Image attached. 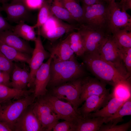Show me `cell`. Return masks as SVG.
I'll use <instances>...</instances> for the list:
<instances>
[{
	"label": "cell",
	"mask_w": 131,
	"mask_h": 131,
	"mask_svg": "<svg viewBox=\"0 0 131 131\" xmlns=\"http://www.w3.org/2000/svg\"><path fill=\"white\" fill-rule=\"evenodd\" d=\"M23 2L25 3V0H12L11 2Z\"/></svg>",
	"instance_id": "44"
},
{
	"label": "cell",
	"mask_w": 131,
	"mask_h": 131,
	"mask_svg": "<svg viewBox=\"0 0 131 131\" xmlns=\"http://www.w3.org/2000/svg\"><path fill=\"white\" fill-rule=\"evenodd\" d=\"M126 100L112 97L104 106L96 111L90 113L87 117H108L115 113Z\"/></svg>",
	"instance_id": "22"
},
{
	"label": "cell",
	"mask_w": 131,
	"mask_h": 131,
	"mask_svg": "<svg viewBox=\"0 0 131 131\" xmlns=\"http://www.w3.org/2000/svg\"><path fill=\"white\" fill-rule=\"evenodd\" d=\"M70 47L74 54L79 57L83 56L86 52L84 41L78 31H73L68 35Z\"/></svg>",
	"instance_id": "29"
},
{
	"label": "cell",
	"mask_w": 131,
	"mask_h": 131,
	"mask_svg": "<svg viewBox=\"0 0 131 131\" xmlns=\"http://www.w3.org/2000/svg\"><path fill=\"white\" fill-rule=\"evenodd\" d=\"M9 0H0V3H2V4L7 3V2Z\"/></svg>",
	"instance_id": "46"
},
{
	"label": "cell",
	"mask_w": 131,
	"mask_h": 131,
	"mask_svg": "<svg viewBox=\"0 0 131 131\" xmlns=\"http://www.w3.org/2000/svg\"><path fill=\"white\" fill-rule=\"evenodd\" d=\"M131 115V97L127 100L118 110L111 116L105 118L104 123L116 124L123 121L125 116Z\"/></svg>",
	"instance_id": "25"
},
{
	"label": "cell",
	"mask_w": 131,
	"mask_h": 131,
	"mask_svg": "<svg viewBox=\"0 0 131 131\" xmlns=\"http://www.w3.org/2000/svg\"><path fill=\"white\" fill-rule=\"evenodd\" d=\"M53 55L43 63L37 71L33 83L34 94L35 98L46 94L48 91L47 87L50 78V65Z\"/></svg>",
	"instance_id": "14"
},
{
	"label": "cell",
	"mask_w": 131,
	"mask_h": 131,
	"mask_svg": "<svg viewBox=\"0 0 131 131\" xmlns=\"http://www.w3.org/2000/svg\"><path fill=\"white\" fill-rule=\"evenodd\" d=\"M119 3L121 7L126 11L131 9V0H121Z\"/></svg>",
	"instance_id": "41"
},
{
	"label": "cell",
	"mask_w": 131,
	"mask_h": 131,
	"mask_svg": "<svg viewBox=\"0 0 131 131\" xmlns=\"http://www.w3.org/2000/svg\"><path fill=\"white\" fill-rule=\"evenodd\" d=\"M0 131H13L12 128L8 124L0 121Z\"/></svg>",
	"instance_id": "43"
},
{
	"label": "cell",
	"mask_w": 131,
	"mask_h": 131,
	"mask_svg": "<svg viewBox=\"0 0 131 131\" xmlns=\"http://www.w3.org/2000/svg\"><path fill=\"white\" fill-rule=\"evenodd\" d=\"M44 0H25V3L30 9L40 8Z\"/></svg>",
	"instance_id": "40"
},
{
	"label": "cell",
	"mask_w": 131,
	"mask_h": 131,
	"mask_svg": "<svg viewBox=\"0 0 131 131\" xmlns=\"http://www.w3.org/2000/svg\"><path fill=\"white\" fill-rule=\"evenodd\" d=\"M82 78L68 82L52 88L48 90V92L59 99L66 100L78 113V109L80 105Z\"/></svg>",
	"instance_id": "6"
},
{
	"label": "cell",
	"mask_w": 131,
	"mask_h": 131,
	"mask_svg": "<svg viewBox=\"0 0 131 131\" xmlns=\"http://www.w3.org/2000/svg\"><path fill=\"white\" fill-rule=\"evenodd\" d=\"M3 102H4L3 101L1 100H0V107L1 105V104L2 103H3Z\"/></svg>",
	"instance_id": "47"
},
{
	"label": "cell",
	"mask_w": 131,
	"mask_h": 131,
	"mask_svg": "<svg viewBox=\"0 0 131 131\" xmlns=\"http://www.w3.org/2000/svg\"><path fill=\"white\" fill-rule=\"evenodd\" d=\"M0 42L30 55L32 54L34 49L27 41L19 37L11 30H7L0 33Z\"/></svg>",
	"instance_id": "17"
},
{
	"label": "cell",
	"mask_w": 131,
	"mask_h": 131,
	"mask_svg": "<svg viewBox=\"0 0 131 131\" xmlns=\"http://www.w3.org/2000/svg\"><path fill=\"white\" fill-rule=\"evenodd\" d=\"M30 79V72H29L26 67L24 66L22 68L21 77L18 89L25 90L26 87L28 86Z\"/></svg>",
	"instance_id": "38"
},
{
	"label": "cell",
	"mask_w": 131,
	"mask_h": 131,
	"mask_svg": "<svg viewBox=\"0 0 131 131\" xmlns=\"http://www.w3.org/2000/svg\"><path fill=\"white\" fill-rule=\"evenodd\" d=\"M74 131H99L104 123L105 118L102 117L84 118L80 115L73 121Z\"/></svg>",
	"instance_id": "18"
},
{
	"label": "cell",
	"mask_w": 131,
	"mask_h": 131,
	"mask_svg": "<svg viewBox=\"0 0 131 131\" xmlns=\"http://www.w3.org/2000/svg\"><path fill=\"white\" fill-rule=\"evenodd\" d=\"M131 121L120 125L112 124L109 123L103 124L99 131H127L131 128Z\"/></svg>",
	"instance_id": "33"
},
{
	"label": "cell",
	"mask_w": 131,
	"mask_h": 131,
	"mask_svg": "<svg viewBox=\"0 0 131 131\" xmlns=\"http://www.w3.org/2000/svg\"><path fill=\"white\" fill-rule=\"evenodd\" d=\"M82 56L84 63L92 74L106 84L113 86L121 81L129 79L125 78L112 65L99 55L85 53Z\"/></svg>",
	"instance_id": "2"
},
{
	"label": "cell",
	"mask_w": 131,
	"mask_h": 131,
	"mask_svg": "<svg viewBox=\"0 0 131 131\" xmlns=\"http://www.w3.org/2000/svg\"><path fill=\"white\" fill-rule=\"evenodd\" d=\"M52 14L60 20L71 24H79L73 19L61 0H46Z\"/></svg>",
	"instance_id": "19"
},
{
	"label": "cell",
	"mask_w": 131,
	"mask_h": 131,
	"mask_svg": "<svg viewBox=\"0 0 131 131\" xmlns=\"http://www.w3.org/2000/svg\"><path fill=\"white\" fill-rule=\"evenodd\" d=\"M34 89L20 90L0 84V100L4 102L13 99H17L34 92Z\"/></svg>",
	"instance_id": "23"
},
{
	"label": "cell",
	"mask_w": 131,
	"mask_h": 131,
	"mask_svg": "<svg viewBox=\"0 0 131 131\" xmlns=\"http://www.w3.org/2000/svg\"><path fill=\"white\" fill-rule=\"evenodd\" d=\"M1 9L6 14V19L10 22L18 24L23 21L31 23L33 20L31 9L25 2L4 3L2 4Z\"/></svg>",
	"instance_id": "10"
},
{
	"label": "cell",
	"mask_w": 131,
	"mask_h": 131,
	"mask_svg": "<svg viewBox=\"0 0 131 131\" xmlns=\"http://www.w3.org/2000/svg\"><path fill=\"white\" fill-rule=\"evenodd\" d=\"M109 29L111 34L118 31H131V17L115 1L108 5Z\"/></svg>",
	"instance_id": "9"
},
{
	"label": "cell",
	"mask_w": 131,
	"mask_h": 131,
	"mask_svg": "<svg viewBox=\"0 0 131 131\" xmlns=\"http://www.w3.org/2000/svg\"><path fill=\"white\" fill-rule=\"evenodd\" d=\"M34 42L35 48L28 64L30 75V81L28 86L29 87L33 85L36 73L43 63V61L50 56V54L45 49L39 34L37 33V36Z\"/></svg>",
	"instance_id": "12"
},
{
	"label": "cell",
	"mask_w": 131,
	"mask_h": 131,
	"mask_svg": "<svg viewBox=\"0 0 131 131\" xmlns=\"http://www.w3.org/2000/svg\"><path fill=\"white\" fill-rule=\"evenodd\" d=\"M36 98L33 110L41 125L42 131H51L60 119L42 96Z\"/></svg>",
	"instance_id": "7"
},
{
	"label": "cell",
	"mask_w": 131,
	"mask_h": 131,
	"mask_svg": "<svg viewBox=\"0 0 131 131\" xmlns=\"http://www.w3.org/2000/svg\"><path fill=\"white\" fill-rule=\"evenodd\" d=\"M0 51L9 60L29 64L31 56L0 42Z\"/></svg>",
	"instance_id": "24"
},
{
	"label": "cell",
	"mask_w": 131,
	"mask_h": 131,
	"mask_svg": "<svg viewBox=\"0 0 131 131\" xmlns=\"http://www.w3.org/2000/svg\"><path fill=\"white\" fill-rule=\"evenodd\" d=\"M82 5H90L104 1L103 0H79Z\"/></svg>",
	"instance_id": "42"
},
{
	"label": "cell",
	"mask_w": 131,
	"mask_h": 131,
	"mask_svg": "<svg viewBox=\"0 0 131 131\" xmlns=\"http://www.w3.org/2000/svg\"><path fill=\"white\" fill-rule=\"evenodd\" d=\"M99 55L112 65L125 78L130 79L122 59L119 47L114 41L111 35L102 48Z\"/></svg>",
	"instance_id": "8"
},
{
	"label": "cell",
	"mask_w": 131,
	"mask_h": 131,
	"mask_svg": "<svg viewBox=\"0 0 131 131\" xmlns=\"http://www.w3.org/2000/svg\"><path fill=\"white\" fill-rule=\"evenodd\" d=\"M2 11L0 6V33L7 30L13 31L14 26L10 24L1 14Z\"/></svg>",
	"instance_id": "39"
},
{
	"label": "cell",
	"mask_w": 131,
	"mask_h": 131,
	"mask_svg": "<svg viewBox=\"0 0 131 131\" xmlns=\"http://www.w3.org/2000/svg\"><path fill=\"white\" fill-rule=\"evenodd\" d=\"M77 31L83 38L85 53L89 54L99 55L102 48L111 34L83 24L80 25Z\"/></svg>",
	"instance_id": "5"
},
{
	"label": "cell",
	"mask_w": 131,
	"mask_h": 131,
	"mask_svg": "<svg viewBox=\"0 0 131 131\" xmlns=\"http://www.w3.org/2000/svg\"><path fill=\"white\" fill-rule=\"evenodd\" d=\"M62 21L53 15H51L42 25L38 28L37 33L41 36L46 32L53 29Z\"/></svg>",
	"instance_id": "32"
},
{
	"label": "cell",
	"mask_w": 131,
	"mask_h": 131,
	"mask_svg": "<svg viewBox=\"0 0 131 131\" xmlns=\"http://www.w3.org/2000/svg\"><path fill=\"white\" fill-rule=\"evenodd\" d=\"M13 62L9 60L0 51V70L10 74L13 68Z\"/></svg>",
	"instance_id": "37"
},
{
	"label": "cell",
	"mask_w": 131,
	"mask_h": 131,
	"mask_svg": "<svg viewBox=\"0 0 131 131\" xmlns=\"http://www.w3.org/2000/svg\"><path fill=\"white\" fill-rule=\"evenodd\" d=\"M34 29L33 25H29L22 21L14 26L12 31L26 41H34L37 38Z\"/></svg>",
	"instance_id": "27"
},
{
	"label": "cell",
	"mask_w": 131,
	"mask_h": 131,
	"mask_svg": "<svg viewBox=\"0 0 131 131\" xmlns=\"http://www.w3.org/2000/svg\"><path fill=\"white\" fill-rule=\"evenodd\" d=\"M106 84L97 78L89 76L82 78L81 81L80 105L90 96L101 95L109 91V90L106 88Z\"/></svg>",
	"instance_id": "15"
},
{
	"label": "cell",
	"mask_w": 131,
	"mask_h": 131,
	"mask_svg": "<svg viewBox=\"0 0 131 131\" xmlns=\"http://www.w3.org/2000/svg\"><path fill=\"white\" fill-rule=\"evenodd\" d=\"M33 103L27 108L14 124L13 131H42L41 125L33 110Z\"/></svg>",
	"instance_id": "13"
},
{
	"label": "cell",
	"mask_w": 131,
	"mask_h": 131,
	"mask_svg": "<svg viewBox=\"0 0 131 131\" xmlns=\"http://www.w3.org/2000/svg\"><path fill=\"white\" fill-rule=\"evenodd\" d=\"M80 25L65 23L62 21L53 29L46 32L41 36L49 41H54L65 34L70 33L75 30L77 31Z\"/></svg>",
	"instance_id": "21"
},
{
	"label": "cell",
	"mask_w": 131,
	"mask_h": 131,
	"mask_svg": "<svg viewBox=\"0 0 131 131\" xmlns=\"http://www.w3.org/2000/svg\"><path fill=\"white\" fill-rule=\"evenodd\" d=\"M51 15H53L51 12L47 0H44L39 8L36 22L33 25L34 28H40Z\"/></svg>",
	"instance_id": "31"
},
{
	"label": "cell",
	"mask_w": 131,
	"mask_h": 131,
	"mask_svg": "<svg viewBox=\"0 0 131 131\" xmlns=\"http://www.w3.org/2000/svg\"><path fill=\"white\" fill-rule=\"evenodd\" d=\"M73 18L78 24H82L83 10L79 0H61Z\"/></svg>",
	"instance_id": "28"
},
{
	"label": "cell",
	"mask_w": 131,
	"mask_h": 131,
	"mask_svg": "<svg viewBox=\"0 0 131 131\" xmlns=\"http://www.w3.org/2000/svg\"><path fill=\"white\" fill-rule=\"evenodd\" d=\"M53 131H74V125L73 121L65 120L57 123L53 128Z\"/></svg>",
	"instance_id": "36"
},
{
	"label": "cell",
	"mask_w": 131,
	"mask_h": 131,
	"mask_svg": "<svg viewBox=\"0 0 131 131\" xmlns=\"http://www.w3.org/2000/svg\"><path fill=\"white\" fill-rule=\"evenodd\" d=\"M60 119L73 121L80 115L68 102H64L52 95L48 91L42 96Z\"/></svg>",
	"instance_id": "11"
},
{
	"label": "cell",
	"mask_w": 131,
	"mask_h": 131,
	"mask_svg": "<svg viewBox=\"0 0 131 131\" xmlns=\"http://www.w3.org/2000/svg\"><path fill=\"white\" fill-rule=\"evenodd\" d=\"M50 54L60 60L69 59L74 55L70 45L68 36L64 40L50 48Z\"/></svg>",
	"instance_id": "20"
},
{
	"label": "cell",
	"mask_w": 131,
	"mask_h": 131,
	"mask_svg": "<svg viewBox=\"0 0 131 131\" xmlns=\"http://www.w3.org/2000/svg\"><path fill=\"white\" fill-rule=\"evenodd\" d=\"M83 24L111 34L109 29L108 5L104 1L90 5H82Z\"/></svg>",
	"instance_id": "3"
},
{
	"label": "cell",
	"mask_w": 131,
	"mask_h": 131,
	"mask_svg": "<svg viewBox=\"0 0 131 131\" xmlns=\"http://www.w3.org/2000/svg\"><path fill=\"white\" fill-rule=\"evenodd\" d=\"M112 97L124 101L131 97V87L130 79L121 81L113 86Z\"/></svg>",
	"instance_id": "26"
},
{
	"label": "cell",
	"mask_w": 131,
	"mask_h": 131,
	"mask_svg": "<svg viewBox=\"0 0 131 131\" xmlns=\"http://www.w3.org/2000/svg\"><path fill=\"white\" fill-rule=\"evenodd\" d=\"M85 74L83 66L77 61L75 55L68 60L63 61L58 60L53 56L50 64V78L47 89L82 78Z\"/></svg>",
	"instance_id": "1"
},
{
	"label": "cell",
	"mask_w": 131,
	"mask_h": 131,
	"mask_svg": "<svg viewBox=\"0 0 131 131\" xmlns=\"http://www.w3.org/2000/svg\"><path fill=\"white\" fill-rule=\"evenodd\" d=\"M113 39L120 47H131V32L125 30L116 31L111 34Z\"/></svg>",
	"instance_id": "30"
},
{
	"label": "cell",
	"mask_w": 131,
	"mask_h": 131,
	"mask_svg": "<svg viewBox=\"0 0 131 131\" xmlns=\"http://www.w3.org/2000/svg\"></svg>",
	"instance_id": "48"
},
{
	"label": "cell",
	"mask_w": 131,
	"mask_h": 131,
	"mask_svg": "<svg viewBox=\"0 0 131 131\" xmlns=\"http://www.w3.org/2000/svg\"></svg>",
	"instance_id": "49"
},
{
	"label": "cell",
	"mask_w": 131,
	"mask_h": 131,
	"mask_svg": "<svg viewBox=\"0 0 131 131\" xmlns=\"http://www.w3.org/2000/svg\"><path fill=\"white\" fill-rule=\"evenodd\" d=\"M22 71V68L16 64H14L13 68L11 73V81L10 83V87L18 89Z\"/></svg>",
	"instance_id": "35"
},
{
	"label": "cell",
	"mask_w": 131,
	"mask_h": 131,
	"mask_svg": "<svg viewBox=\"0 0 131 131\" xmlns=\"http://www.w3.org/2000/svg\"><path fill=\"white\" fill-rule=\"evenodd\" d=\"M112 97L109 91L102 95H94L88 97L82 106L78 109L79 114L84 118L89 114L104 106Z\"/></svg>",
	"instance_id": "16"
},
{
	"label": "cell",
	"mask_w": 131,
	"mask_h": 131,
	"mask_svg": "<svg viewBox=\"0 0 131 131\" xmlns=\"http://www.w3.org/2000/svg\"><path fill=\"white\" fill-rule=\"evenodd\" d=\"M34 92L12 102L1 104L0 107V121L6 123L13 128V126L23 112L34 102Z\"/></svg>",
	"instance_id": "4"
},
{
	"label": "cell",
	"mask_w": 131,
	"mask_h": 131,
	"mask_svg": "<svg viewBox=\"0 0 131 131\" xmlns=\"http://www.w3.org/2000/svg\"><path fill=\"white\" fill-rule=\"evenodd\" d=\"M119 47L122 59L128 73L131 74V47Z\"/></svg>",
	"instance_id": "34"
},
{
	"label": "cell",
	"mask_w": 131,
	"mask_h": 131,
	"mask_svg": "<svg viewBox=\"0 0 131 131\" xmlns=\"http://www.w3.org/2000/svg\"><path fill=\"white\" fill-rule=\"evenodd\" d=\"M115 0H103V1L106 3L108 5L112 2L115 1Z\"/></svg>",
	"instance_id": "45"
}]
</instances>
